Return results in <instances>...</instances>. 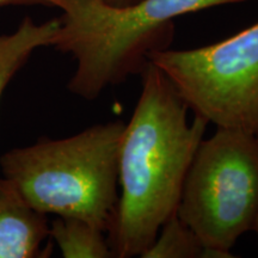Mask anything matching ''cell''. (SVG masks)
<instances>
[{
	"mask_svg": "<svg viewBox=\"0 0 258 258\" xmlns=\"http://www.w3.org/2000/svg\"><path fill=\"white\" fill-rule=\"evenodd\" d=\"M143 90L122 135L118 196L108 243L115 257H141L177 213L185 176L209 122L195 115L170 79L148 61Z\"/></svg>",
	"mask_w": 258,
	"mask_h": 258,
	"instance_id": "6da1fadb",
	"label": "cell"
},
{
	"mask_svg": "<svg viewBox=\"0 0 258 258\" xmlns=\"http://www.w3.org/2000/svg\"><path fill=\"white\" fill-rule=\"evenodd\" d=\"M245 2L251 0H141L127 6L56 0L63 14L53 46L77 61L69 90L92 101L108 86L141 74L154 51L167 49L177 17Z\"/></svg>",
	"mask_w": 258,
	"mask_h": 258,
	"instance_id": "7a4b0ae2",
	"label": "cell"
},
{
	"mask_svg": "<svg viewBox=\"0 0 258 258\" xmlns=\"http://www.w3.org/2000/svg\"><path fill=\"white\" fill-rule=\"evenodd\" d=\"M125 123L92 125L73 137L15 148L0 158L5 178L42 214L110 228L117 206L118 158Z\"/></svg>",
	"mask_w": 258,
	"mask_h": 258,
	"instance_id": "3957f363",
	"label": "cell"
},
{
	"mask_svg": "<svg viewBox=\"0 0 258 258\" xmlns=\"http://www.w3.org/2000/svg\"><path fill=\"white\" fill-rule=\"evenodd\" d=\"M177 215L215 257H232L258 217V138L218 127L199 145Z\"/></svg>",
	"mask_w": 258,
	"mask_h": 258,
	"instance_id": "277c9868",
	"label": "cell"
},
{
	"mask_svg": "<svg viewBox=\"0 0 258 258\" xmlns=\"http://www.w3.org/2000/svg\"><path fill=\"white\" fill-rule=\"evenodd\" d=\"M148 61L195 115L217 127L258 134V22L209 46L154 51Z\"/></svg>",
	"mask_w": 258,
	"mask_h": 258,
	"instance_id": "5b68a950",
	"label": "cell"
},
{
	"mask_svg": "<svg viewBox=\"0 0 258 258\" xmlns=\"http://www.w3.org/2000/svg\"><path fill=\"white\" fill-rule=\"evenodd\" d=\"M49 235L47 215L25 201L11 180L0 178V258L44 257Z\"/></svg>",
	"mask_w": 258,
	"mask_h": 258,
	"instance_id": "8992f818",
	"label": "cell"
},
{
	"mask_svg": "<svg viewBox=\"0 0 258 258\" xmlns=\"http://www.w3.org/2000/svg\"><path fill=\"white\" fill-rule=\"evenodd\" d=\"M60 25V18L37 24L27 17L15 32L0 36V97L32 51L41 47L53 46Z\"/></svg>",
	"mask_w": 258,
	"mask_h": 258,
	"instance_id": "52a82bcc",
	"label": "cell"
},
{
	"mask_svg": "<svg viewBox=\"0 0 258 258\" xmlns=\"http://www.w3.org/2000/svg\"><path fill=\"white\" fill-rule=\"evenodd\" d=\"M104 231L78 218L57 217L49 227L51 235L64 258L115 257Z\"/></svg>",
	"mask_w": 258,
	"mask_h": 258,
	"instance_id": "ba28073f",
	"label": "cell"
},
{
	"mask_svg": "<svg viewBox=\"0 0 258 258\" xmlns=\"http://www.w3.org/2000/svg\"><path fill=\"white\" fill-rule=\"evenodd\" d=\"M144 258H202L214 257L177 215L170 217L161 226L156 239L141 254Z\"/></svg>",
	"mask_w": 258,
	"mask_h": 258,
	"instance_id": "9c48e42d",
	"label": "cell"
},
{
	"mask_svg": "<svg viewBox=\"0 0 258 258\" xmlns=\"http://www.w3.org/2000/svg\"><path fill=\"white\" fill-rule=\"evenodd\" d=\"M9 5L56 6V0H0V8Z\"/></svg>",
	"mask_w": 258,
	"mask_h": 258,
	"instance_id": "30bf717a",
	"label": "cell"
},
{
	"mask_svg": "<svg viewBox=\"0 0 258 258\" xmlns=\"http://www.w3.org/2000/svg\"><path fill=\"white\" fill-rule=\"evenodd\" d=\"M106 4H110L114 6H127V5H133L137 3L141 2V0H104Z\"/></svg>",
	"mask_w": 258,
	"mask_h": 258,
	"instance_id": "8fae6325",
	"label": "cell"
},
{
	"mask_svg": "<svg viewBox=\"0 0 258 258\" xmlns=\"http://www.w3.org/2000/svg\"><path fill=\"white\" fill-rule=\"evenodd\" d=\"M253 231H256V233H257V235H258V217H257V219H256V221H254Z\"/></svg>",
	"mask_w": 258,
	"mask_h": 258,
	"instance_id": "7c38bea8",
	"label": "cell"
},
{
	"mask_svg": "<svg viewBox=\"0 0 258 258\" xmlns=\"http://www.w3.org/2000/svg\"><path fill=\"white\" fill-rule=\"evenodd\" d=\"M257 138H258V134H257Z\"/></svg>",
	"mask_w": 258,
	"mask_h": 258,
	"instance_id": "4fadbf2b",
	"label": "cell"
}]
</instances>
